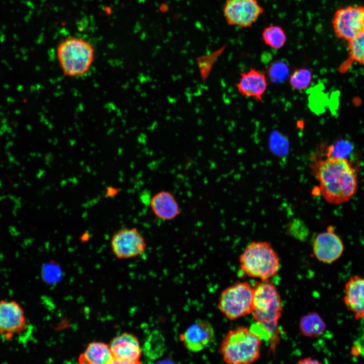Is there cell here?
I'll return each instance as SVG.
<instances>
[{
  "label": "cell",
  "mask_w": 364,
  "mask_h": 364,
  "mask_svg": "<svg viewBox=\"0 0 364 364\" xmlns=\"http://www.w3.org/2000/svg\"><path fill=\"white\" fill-rule=\"evenodd\" d=\"M311 168L319 183V189L328 203L340 205L349 201L358 188L356 171L346 158L328 156L316 158Z\"/></svg>",
  "instance_id": "6da1fadb"
},
{
  "label": "cell",
  "mask_w": 364,
  "mask_h": 364,
  "mask_svg": "<svg viewBox=\"0 0 364 364\" xmlns=\"http://www.w3.org/2000/svg\"><path fill=\"white\" fill-rule=\"evenodd\" d=\"M261 339L250 329L240 326L230 330L223 338L219 352L228 363L248 364L260 355Z\"/></svg>",
  "instance_id": "7a4b0ae2"
},
{
  "label": "cell",
  "mask_w": 364,
  "mask_h": 364,
  "mask_svg": "<svg viewBox=\"0 0 364 364\" xmlns=\"http://www.w3.org/2000/svg\"><path fill=\"white\" fill-rule=\"evenodd\" d=\"M57 58L66 77H81L89 71L95 60V49L87 41L78 37L62 40L57 48Z\"/></svg>",
  "instance_id": "3957f363"
},
{
  "label": "cell",
  "mask_w": 364,
  "mask_h": 364,
  "mask_svg": "<svg viewBox=\"0 0 364 364\" xmlns=\"http://www.w3.org/2000/svg\"><path fill=\"white\" fill-rule=\"evenodd\" d=\"M251 313L255 321L267 333L269 338L276 337L278 325L282 312L280 296L275 286L261 281L254 287Z\"/></svg>",
  "instance_id": "277c9868"
},
{
  "label": "cell",
  "mask_w": 364,
  "mask_h": 364,
  "mask_svg": "<svg viewBox=\"0 0 364 364\" xmlns=\"http://www.w3.org/2000/svg\"><path fill=\"white\" fill-rule=\"evenodd\" d=\"M240 266L248 276L267 281L280 269V259L271 245L264 241L249 243L239 258Z\"/></svg>",
  "instance_id": "5b68a950"
},
{
  "label": "cell",
  "mask_w": 364,
  "mask_h": 364,
  "mask_svg": "<svg viewBox=\"0 0 364 364\" xmlns=\"http://www.w3.org/2000/svg\"><path fill=\"white\" fill-rule=\"evenodd\" d=\"M254 287L247 282H238L223 290L217 307L230 320H235L251 313Z\"/></svg>",
  "instance_id": "8992f818"
},
{
  "label": "cell",
  "mask_w": 364,
  "mask_h": 364,
  "mask_svg": "<svg viewBox=\"0 0 364 364\" xmlns=\"http://www.w3.org/2000/svg\"><path fill=\"white\" fill-rule=\"evenodd\" d=\"M111 250L118 259L134 258L142 255L147 243L141 232L135 227H125L118 230L110 240Z\"/></svg>",
  "instance_id": "52a82bcc"
},
{
  "label": "cell",
  "mask_w": 364,
  "mask_h": 364,
  "mask_svg": "<svg viewBox=\"0 0 364 364\" xmlns=\"http://www.w3.org/2000/svg\"><path fill=\"white\" fill-rule=\"evenodd\" d=\"M25 312L21 305L11 299L0 300V336L9 341L26 330Z\"/></svg>",
  "instance_id": "ba28073f"
},
{
  "label": "cell",
  "mask_w": 364,
  "mask_h": 364,
  "mask_svg": "<svg viewBox=\"0 0 364 364\" xmlns=\"http://www.w3.org/2000/svg\"><path fill=\"white\" fill-rule=\"evenodd\" d=\"M332 23L336 36L349 41L364 30V7L350 6L339 9Z\"/></svg>",
  "instance_id": "9c48e42d"
},
{
  "label": "cell",
  "mask_w": 364,
  "mask_h": 364,
  "mask_svg": "<svg viewBox=\"0 0 364 364\" xmlns=\"http://www.w3.org/2000/svg\"><path fill=\"white\" fill-rule=\"evenodd\" d=\"M263 12L257 0H226L223 6L228 24L241 27L251 26Z\"/></svg>",
  "instance_id": "30bf717a"
},
{
  "label": "cell",
  "mask_w": 364,
  "mask_h": 364,
  "mask_svg": "<svg viewBox=\"0 0 364 364\" xmlns=\"http://www.w3.org/2000/svg\"><path fill=\"white\" fill-rule=\"evenodd\" d=\"M110 348L113 363H140L142 348L137 337L132 333L123 332L110 341Z\"/></svg>",
  "instance_id": "8fae6325"
},
{
  "label": "cell",
  "mask_w": 364,
  "mask_h": 364,
  "mask_svg": "<svg viewBox=\"0 0 364 364\" xmlns=\"http://www.w3.org/2000/svg\"><path fill=\"white\" fill-rule=\"evenodd\" d=\"M214 337L211 324L206 320H198L179 335V339L189 351L197 352L207 347Z\"/></svg>",
  "instance_id": "7c38bea8"
},
{
  "label": "cell",
  "mask_w": 364,
  "mask_h": 364,
  "mask_svg": "<svg viewBox=\"0 0 364 364\" xmlns=\"http://www.w3.org/2000/svg\"><path fill=\"white\" fill-rule=\"evenodd\" d=\"M344 249L342 240L332 228L318 234L313 241L314 254L318 260L324 263H330L339 259Z\"/></svg>",
  "instance_id": "4fadbf2b"
},
{
  "label": "cell",
  "mask_w": 364,
  "mask_h": 364,
  "mask_svg": "<svg viewBox=\"0 0 364 364\" xmlns=\"http://www.w3.org/2000/svg\"><path fill=\"white\" fill-rule=\"evenodd\" d=\"M240 74L239 81L235 85L239 93L244 97L253 98L257 102L261 101L268 86L265 74L255 68Z\"/></svg>",
  "instance_id": "5bb4252c"
},
{
  "label": "cell",
  "mask_w": 364,
  "mask_h": 364,
  "mask_svg": "<svg viewBox=\"0 0 364 364\" xmlns=\"http://www.w3.org/2000/svg\"><path fill=\"white\" fill-rule=\"evenodd\" d=\"M344 302L355 320L364 317V277L352 276L345 286Z\"/></svg>",
  "instance_id": "9a60e30c"
},
{
  "label": "cell",
  "mask_w": 364,
  "mask_h": 364,
  "mask_svg": "<svg viewBox=\"0 0 364 364\" xmlns=\"http://www.w3.org/2000/svg\"><path fill=\"white\" fill-rule=\"evenodd\" d=\"M150 207L153 214L163 220H173L180 213L176 199L167 191H161L154 194L150 200Z\"/></svg>",
  "instance_id": "2e32d148"
},
{
  "label": "cell",
  "mask_w": 364,
  "mask_h": 364,
  "mask_svg": "<svg viewBox=\"0 0 364 364\" xmlns=\"http://www.w3.org/2000/svg\"><path fill=\"white\" fill-rule=\"evenodd\" d=\"M78 360L81 364H111L114 362L109 344L101 341L88 343Z\"/></svg>",
  "instance_id": "e0dca14e"
},
{
  "label": "cell",
  "mask_w": 364,
  "mask_h": 364,
  "mask_svg": "<svg viewBox=\"0 0 364 364\" xmlns=\"http://www.w3.org/2000/svg\"><path fill=\"white\" fill-rule=\"evenodd\" d=\"M326 329V324L316 312H311L303 316L299 323L301 333L309 337L320 336Z\"/></svg>",
  "instance_id": "ac0fdd59"
},
{
  "label": "cell",
  "mask_w": 364,
  "mask_h": 364,
  "mask_svg": "<svg viewBox=\"0 0 364 364\" xmlns=\"http://www.w3.org/2000/svg\"><path fill=\"white\" fill-rule=\"evenodd\" d=\"M262 38L268 46L274 49H279L286 42V35L284 30L280 26L270 25L263 29Z\"/></svg>",
  "instance_id": "d6986e66"
},
{
  "label": "cell",
  "mask_w": 364,
  "mask_h": 364,
  "mask_svg": "<svg viewBox=\"0 0 364 364\" xmlns=\"http://www.w3.org/2000/svg\"><path fill=\"white\" fill-rule=\"evenodd\" d=\"M350 58L358 64L364 65V30L348 41Z\"/></svg>",
  "instance_id": "ffe728a7"
},
{
  "label": "cell",
  "mask_w": 364,
  "mask_h": 364,
  "mask_svg": "<svg viewBox=\"0 0 364 364\" xmlns=\"http://www.w3.org/2000/svg\"><path fill=\"white\" fill-rule=\"evenodd\" d=\"M312 74L307 68H302L295 70L290 77L291 86L297 90H303L310 84Z\"/></svg>",
  "instance_id": "44dd1931"
},
{
  "label": "cell",
  "mask_w": 364,
  "mask_h": 364,
  "mask_svg": "<svg viewBox=\"0 0 364 364\" xmlns=\"http://www.w3.org/2000/svg\"><path fill=\"white\" fill-rule=\"evenodd\" d=\"M288 65L282 61L274 62L268 68V75L274 82L283 81L288 76Z\"/></svg>",
  "instance_id": "7402d4cb"
},
{
  "label": "cell",
  "mask_w": 364,
  "mask_h": 364,
  "mask_svg": "<svg viewBox=\"0 0 364 364\" xmlns=\"http://www.w3.org/2000/svg\"><path fill=\"white\" fill-rule=\"evenodd\" d=\"M221 52H218L209 56L200 57L198 60V65L202 81L204 82L208 78L213 64Z\"/></svg>",
  "instance_id": "603a6c76"
},
{
  "label": "cell",
  "mask_w": 364,
  "mask_h": 364,
  "mask_svg": "<svg viewBox=\"0 0 364 364\" xmlns=\"http://www.w3.org/2000/svg\"><path fill=\"white\" fill-rule=\"evenodd\" d=\"M350 352L352 356H364V337L359 338L354 342Z\"/></svg>",
  "instance_id": "cb8c5ba5"
},
{
  "label": "cell",
  "mask_w": 364,
  "mask_h": 364,
  "mask_svg": "<svg viewBox=\"0 0 364 364\" xmlns=\"http://www.w3.org/2000/svg\"><path fill=\"white\" fill-rule=\"evenodd\" d=\"M298 363H321L317 360L313 359L311 357H307L298 361Z\"/></svg>",
  "instance_id": "d4e9b609"
}]
</instances>
